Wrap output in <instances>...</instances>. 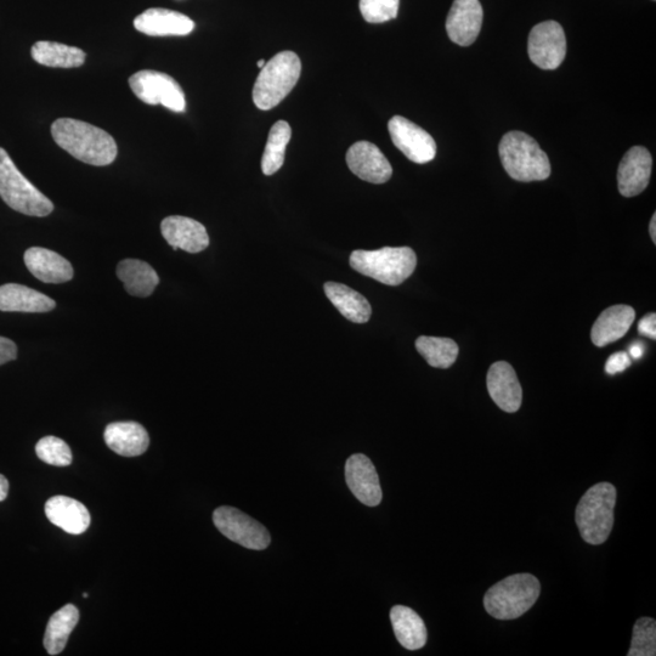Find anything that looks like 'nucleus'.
<instances>
[{
    "label": "nucleus",
    "mask_w": 656,
    "mask_h": 656,
    "mask_svg": "<svg viewBox=\"0 0 656 656\" xmlns=\"http://www.w3.org/2000/svg\"><path fill=\"white\" fill-rule=\"evenodd\" d=\"M52 135L61 149L83 163L104 167L116 160L118 147L115 139L93 124L59 118L52 124Z\"/></svg>",
    "instance_id": "nucleus-1"
},
{
    "label": "nucleus",
    "mask_w": 656,
    "mask_h": 656,
    "mask_svg": "<svg viewBox=\"0 0 656 656\" xmlns=\"http://www.w3.org/2000/svg\"><path fill=\"white\" fill-rule=\"evenodd\" d=\"M499 154L503 168L517 182H542L550 178V158L528 134L514 130L503 135Z\"/></svg>",
    "instance_id": "nucleus-2"
},
{
    "label": "nucleus",
    "mask_w": 656,
    "mask_h": 656,
    "mask_svg": "<svg viewBox=\"0 0 656 656\" xmlns=\"http://www.w3.org/2000/svg\"><path fill=\"white\" fill-rule=\"evenodd\" d=\"M350 267L388 286H399L414 274L416 253L410 247H384L377 251L358 250L350 256Z\"/></svg>",
    "instance_id": "nucleus-3"
},
{
    "label": "nucleus",
    "mask_w": 656,
    "mask_h": 656,
    "mask_svg": "<svg viewBox=\"0 0 656 656\" xmlns=\"http://www.w3.org/2000/svg\"><path fill=\"white\" fill-rule=\"evenodd\" d=\"M540 592V581L534 575L508 576L485 593L484 607L497 620L518 619L533 608Z\"/></svg>",
    "instance_id": "nucleus-4"
},
{
    "label": "nucleus",
    "mask_w": 656,
    "mask_h": 656,
    "mask_svg": "<svg viewBox=\"0 0 656 656\" xmlns=\"http://www.w3.org/2000/svg\"><path fill=\"white\" fill-rule=\"evenodd\" d=\"M615 503L616 489L610 483L593 485L581 497L575 520L587 544L597 546L608 540L614 527Z\"/></svg>",
    "instance_id": "nucleus-5"
},
{
    "label": "nucleus",
    "mask_w": 656,
    "mask_h": 656,
    "mask_svg": "<svg viewBox=\"0 0 656 656\" xmlns=\"http://www.w3.org/2000/svg\"><path fill=\"white\" fill-rule=\"evenodd\" d=\"M302 62L293 52H281L260 70L253 88V101L259 110L269 111L286 99L299 77Z\"/></svg>",
    "instance_id": "nucleus-6"
},
{
    "label": "nucleus",
    "mask_w": 656,
    "mask_h": 656,
    "mask_svg": "<svg viewBox=\"0 0 656 656\" xmlns=\"http://www.w3.org/2000/svg\"><path fill=\"white\" fill-rule=\"evenodd\" d=\"M0 197L14 211L26 216L42 218L54 211L53 202L35 185L28 182L2 147H0Z\"/></svg>",
    "instance_id": "nucleus-7"
},
{
    "label": "nucleus",
    "mask_w": 656,
    "mask_h": 656,
    "mask_svg": "<svg viewBox=\"0 0 656 656\" xmlns=\"http://www.w3.org/2000/svg\"><path fill=\"white\" fill-rule=\"evenodd\" d=\"M133 93L147 105H162L174 112H183L185 94L180 84L167 73L144 70L129 78Z\"/></svg>",
    "instance_id": "nucleus-8"
},
{
    "label": "nucleus",
    "mask_w": 656,
    "mask_h": 656,
    "mask_svg": "<svg viewBox=\"0 0 656 656\" xmlns=\"http://www.w3.org/2000/svg\"><path fill=\"white\" fill-rule=\"evenodd\" d=\"M213 522L220 533L248 550L263 551L270 545L271 536L267 528L237 508H217L213 513Z\"/></svg>",
    "instance_id": "nucleus-9"
},
{
    "label": "nucleus",
    "mask_w": 656,
    "mask_h": 656,
    "mask_svg": "<svg viewBox=\"0 0 656 656\" xmlns=\"http://www.w3.org/2000/svg\"><path fill=\"white\" fill-rule=\"evenodd\" d=\"M529 58L542 70H556L567 56V38L556 21H545L531 30L528 41Z\"/></svg>",
    "instance_id": "nucleus-10"
},
{
    "label": "nucleus",
    "mask_w": 656,
    "mask_h": 656,
    "mask_svg": "<svg viewBox=\"0 0 656 656\" xmlns=\"http://www.w3.org/2000/svg\"><path fill=\"white\" fill-rule=\"evenodd\" d=\"M388 130L393 144L410 161L424 164L433 161L437 155V144L432 135L407 118L393 117L388 123Z\"/></svg>",
    "instance_id": "nucleus-11"
},
{
    "label": "nucleus",
    "mask_w": 656,
    "mask_h": 656,
    "mask_svg": "<svg viewBox=\"0 0 656 656\" xmlns=\"http://www.w3.org/2000/svg\"><path fill=\"white\" fill-rule=\"evenodd\" d=\"M347 164L356 177L371 184L387 183L393 175L392 164L370 141H358L347 152Z\"/></svg>",
    "instance_id": "nucleus-12"
},
{
    "label": "nucleus",
    "mask_w": 656,
    "mask_h": 656,
    "mask_svg": "<svg viewBox=\"0 0 656 656\" xmlns=\"http://www.w3.org/2000/svg\"><path fill=\"white\" fill-rule=\"evenodd\" d=\"M484 11L479 0H454L446 19V32L452 42L469 47L482 31Z\"/></svg>",
    "instance_id": "nucleus-13"
},
{
    "label": "nucleus",
    "mask_w": 656,
    "mask_h": 656,
    "mask_svg": "<svg viewBox=\"0 0 656 656\" xmlns=\"http://www.w3.org/2000/svg\"><path fill=\"white\" fill-rule=\"evenodd\" d=\"M346 482L356 499L365 506L376 507L382 502L380 478L369 457L356 454L348 458Z\"/></svg>",
    "instance_id": "nucleus-14"
},
{
    "label": "nucleus",
    "mask_w": 656,
    "mask_h": 656,
    "mask_svg": "<svg viewBox=\"0 0 656 656\" xmlns=\"http://www.w3.org/2000/svg\"><path fill=\"white\" fill-rule=\"evenodd\" d=\"M653 158L646 147L635 146L626 152L618 171V185L622 196L635 197L648 188L652 177Z\"/></svg>",
    "instance_id": "nucleus-15"
},
{
    "label": "nucleus",
    "mask_w": 656,
    "mask_h": 656,
    "mask_svg": "<svg viewBox=\"0 0 656 656\" xmlns=\"http://www.w3.org/2000/svg\"><path fill=\"white\" fill-rule=\"evenodd\" d=\"M161 231L164 239L174 251L200 253L209 246V236L205 225L196 220L180 216L163 219Z\"/></svg>",
    "instance_id": "nucleus-16"
},
{
    "label": "nucleus",
    "mask_w": 656,
    "mask_h": 656,
    "mask_svg": "<svg viewBox=\"0 0 656 656\" xmlns=\"http://www.w3.org/2000/svg\"><path fill=\"white\" fill-rule=\"evenodd\" d=\"M488 390L494 403L508 414L517 412L522 406V386H520L516 371L506 361H499L490 367Z\"/></svg>",
    "instance_id": "nucleus-17"
},
{
    "label": "nucleus",
    "mask_w": 656,
    "mask_h": 656,
    "mask_svg": "<svg viewBox=\"0 0 656 656\" xmlns=\"http://www.w3.org/2000/svg\"><path fill=\"white\" fill-rule=\"evenodd\" d=\"M134 27L151 37L188 36L194 31L195 22L178 11L154 8L138 15Z\"/></svg>",
    "instance_id": "nucleus-18"
},
{
    "label": "nucleus",
    "mask_w": 656,
    "mask_h": 656,
    "mask_svg": "<svg viewBox=\"0 0 656 656\" xmlns=\"http://www.w3.org/2000/svg\"><path fill=\"white\" fill-rule=\"evenodd\" d=\"M24 259L30 273L44 284H64L75 275L69 260L47 248H28Z\"/></svg>",
    "instance_id": "nucleus-19"
},
{
    "label": "nucleus",
    "mask_w": 656,
    "mask_h": 656,
    "mask_svg": "<svg viewBox=\"0 0 656 656\" xmlns=\"http://www.w3.org/2000/svg\"><path fill=\"white\" fill-rule=\"evenodd\" d=\"M45 514L50 523L67 534L81 535L90 525V513L83 503L67 496H54L45 503Z\"/></svg>",
    "instance_id": "nucleus-20"
},
{
    "label": "nucleus",
    "mask_w": 656,
    "mask_h": 656,
    "mask_svg": "<svg viewBox=\"0 0 656 656\" xmlns=\"http://www.w3.org/2000/svg\"><path fill=\"white\" fill-rule=\"evenodd\" d=\"M105 443L117 455L137 457L149 448L150 438L146 429L137 422H115L106 427Z\"/></svg>",
    "instance_id": "nucleus-21"
},
{
    "label": "nucleus",
    "mask_w": 656,
    "mask_h": 656,
    "mask_svg": "<svg viewBox=\"0 0 656 656\" xmlns=\"http://www.w3.org/2000/svg\"><path fill=\"white\" fill-rule=\"evenodd\" d=\"M635 318V309L629 305H614L605 309L592 327V343L603 348L619 341L629 332Z\"/></svg>",
    "instance_id": "nucleus-22"
},
{
    "label": "nucleus",
    "mask_w": 656,
    "mask_h": 656,
    "mask_svg": "<svg viewBox=\"0 0 656 656\" xmlns=\"http://www.w3.org/2000/svg\"><path fill=\"white\" fill-rule=\"evenodd\" d=\"M54 299L30 287L7 284L0 286V311L8 313H48L55 309Z\"/></svg>",
    "instance_id": "nucleus-23"
},
{
    "label": "nucleus",
    "mask_w": 656,
    "mask_h": 656,
    "mask_svg": "<svg viewBox=\"0 0 656 656\" xmlns=\"http://www.w3.org/2000/svg\"><path fill=\"white\" fill-rule=\"evenodd\" d=\"M395 637L407 650H418L426 646L427 629L420 615L405 605H395L390 610Z\"/></svg>",
    "instance_id": "nucleus-24"
},
{
    "label": "nucleus",
    "mask_w": 656,
    "mask_h": 656,
    "mask_svg": "<svg viewBox=\"0 0 656 656\" xmlns=\"http://www.w3.org/2000/svg\"><path fill=\"white\" fill-rule=\"evenodd\" d=\"M325 293L344 318L355 324H365L370 320L371 304L363 294L346 285L337 284V282H326Z\"/></svg>",
    "instance_id": "nucleus-25"
},
{
    "label": "nucleus",
    "mask_w": 656,
    "mask_h": 656,
    "mask_svg": "<svg viewBox=\"0 0 656 656\" xmlns=\"http://www.w3.org/2000/svg\"><path fill=\"white\" fill-rule=\"evenodd\" d=\"M117 276L133 297H150L160 284V277L154 268L138 259L122 260L117 267Z\"/></svg>",
    "instance_id": "nucleus-26"
},
{
    "label": "nucleus",
    "mask_w": 656,
    "mask_h": 656,
    "mask_svg": "<svg viewBox=\"0 0 656 656\" xmlns=\"http://www.w3.org/2000/svg\"><path fill=\"white\" fill-rule=\"evenodd\" d=\"M31 55L37 64L59 69H76L86 61V53L82 49L56 42L33 44Z\"/></svg>",
    "instance_id": "nucleus-27"
},
{
    "label": "nucleus",
    "mask_w": 656,
    "mask_h": 656,
    "mask_svg": "<svg viewBox=\"0 0 656 656\" xmlns=\"http://www.w3.org/2000/svg\"><path fill=\"white\" fill-rule=\"evenodd\" d=\"M78 620L79 612L73 604L65 605L64 608L52 615L43 639L44 648L47 649L49 655H59L64 652Z\"/></svg>",
    "instance_id": "nucleus-28"
},
{
    "label": "nucleus",
    "mask_w": 656,
    "mask_h": 656,
    "mask_svg": "<svg viewBox=\"0 0 656 656\" xmlns=\"http://www.w3.org/2000/svg\"><path fill=\"white\" fill-rule=\"evenodd\" d=\"M292 129L286 121L276 122L270 129L268 143L262 157V171L273 175L284 166L286 147L290 144Z\"/></svg>",
    "instance_id": "nucleus-29"
},
{
    "label": "nucleus",
    "mask_w": 656,
    "mask_h": 656,
    "mask_svg": "<svg viewBox=\"0 0 656 656\" xmlns=\"http://www.w3.org/2000/svg\"><path fill=\"white\" fill-rule=\"evenodd\" d=\"M417 352L435 369H449L457 360V343L450 338L421 336L416 341Z\"/></svg>",
    "instance_id": "nucleus-30"
},
{
    "label": "nucleus",
    "mask_w": 656,
    "mask_h": 656,
    "mask_svg": "<svg viewBox=\"0 0 656 656\" xmlns=\"http://www.w3.org/2000/svg\"><path fill=\"white\" fill-rule=\"evenodd\" d=\"M629 656L656 655V621L650 618L637 620L633 627V636Z\"/></svg>",
    "instance_id": "nucleus-31"
},
{
    "label": "nucleus",
    "mask_w": 656,
    "mask_h": 656,
    "mask_svg": "<svg viewBox=\"0 0 656 656\" xmlns=\"http://www.w3.org/2000/svg\"><path fill=\"white\" fill-rule=\"evenodd\" d=\"M36 452L39 460L50 466L66 467L71 465L72 452L64 440L56 437H45L38 441Z\"/></svg>",
    "instance_id": "nucleus-32"
},
{
    "label": "nucleus",
    "mask_w": 656,
    "mask_h": 656,
    "mask_svg": "<svg viewBox=\"0 0 656 656\" xmlns=\"http://www.w3.org/2000/svg\"><path fill=\"white\" fill-rule=\"evenodd\" d=\"M400 0H360V11L369 24L397 19Z\"/></svg>",
    "instance_id": "nucleus-33"
},
{
    "label": "nucleus",
    "mask_w": 656,
    "mask_h": 656,
    "mask_svg": "<svg viewBox=\"0 0 656 656\" xmlns=\"http://www.w3.org/2000/svg\"><path fill=\"white\" fill-rule=\"evenodd\" d=\"M630 365V355L625 352H618L608 359L607 364H605V372L608 375H616V373L624 372Z\"/></svg>",
    "instance_id": "nucleus-34"
},
{
    "label": "nucleus",
    "mask_w": 656,
    "mask_h": 656,
    "mask_svg": "<svg viewBox=\"0 0 656 656\" xmlns=\"http://www.w3.org/2000/svg\"><path fill=\"white\" fill-rule=\"evenodd\" d=\"M18 356V347L13 341L5 337H0V365L13 361Z\"/></svg>",
    "instance_id": "nucleus-35"
},
{
    "label": "nucleus",
    "mask_w": 656,
    "mask_h": 656,
    "mask_svg": "<svg viewBox=\"0 0 656 656\" xmlns=\"http://www.w3.org/2000/svg\"><path fill=\"white\" fill-rule=\"evenodd\" d=\"M638 332L642 336H646L650 339H656V315L655 313H650L638 322Z\"/></svg>",
    "instance_id": "nucleus-36"
},
{
    "label": "nucleus",
    "mask_w": 656,
    "mask_h": 656,
    "mask_svg": "<svg viewBox=\"0 0 656 656\" xmlns=\"http://www.w3.org/2000/svg\"><path fill=\"white\" fill-rule=\"evenodd\" d=\"M9 492V482L4 475L0 474V502L4 501L8 497Z\"/></svg>",
    "instance_id": "nucleus-37"
},
{
    "label": "nucleus",
    "mask_w": 656,
    "mask_h": 656,
    "mask_svg": "<svg viewBox=\"0 0 656 656\" xmlns=\"http://www.w3.org/2000/svg\"><path fill=\"white\" fill-rule=\"evenodd\" d=\"M643 353H644V349H643V344L641 343L633 344V346L630 349V354L633 359L642 358Z\"/></svg>",
    "instance_id": "nucleus-38"
},
{
    "label": "nucleus",
    "mask_w": 656,
    "mask_h": 656,
    "mask_svg": "<svg viewBox=\"0 0 656 656\" xmlns=\"http://www.w3.org/2000/svg\"><path fill=\"white\" fill-rule=\"evenodd\" d=\"M649 233L650 237H652V240L654 242V245L656 243V214L654 213V216L652 220H650V225H649Z\"/></svg>",
    "instance_id": "nucleus-39"
},
{
    "label": "nucleus",
    "mask_w": 656,
    "mask_h": 656,
    "mask_svg": "<svg viewBox=\"0 0 656 656\" xmlns=\"http://www.w3.org/2000/svg\"><path fill=\"white\" fill-rule=\"evenodd\" d=\"M265 64H267V62H265V60H259V61L257 62V66L259 67L260 70L263 69V67L265 66Z\"/></svg>",
    "instance_id": "nucleus-40"
}]
</instances>
